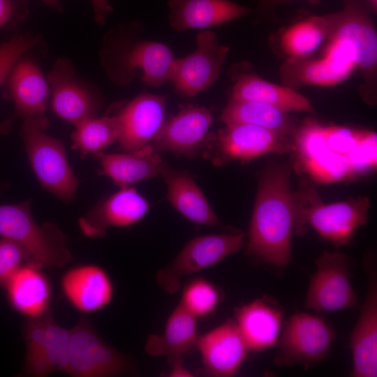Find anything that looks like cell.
Masks as SVG:
<instances>
[{
	"label": "cell",
	"mask_w": 377,
	"mask_h": 377,
	"mask_svg": "<svg viewBox=\"0 0 377 377\" xmlns=\"http://www.w3.org/2000/svg\"><path fill=\"white\" fill-rule=\"evenodd\" d=\"M298 235L290 171L275 165L263 173L248 232L246 253L258 262L283 267L290 261L292 236Z\"/></svg>",
	"instance_id": "cell-1"
},
{
	"label": "cell",
	"mask_w": 377,
	"mask_h": 377,
	"mask_svg": "<svg viewBox=\"0 0 377 377\" xmlns=\"http://www.w3.org/2000/svg\"><path fill=\"white\" fill-rule=\"evenodd\" d=\"M137 22L121 24L104 37L102 66L111 80L121 86L134 78L153 87L171 81L176 57L165 43L136 36Z\"/></svg>",
	"instance_id": "cell-2"
},
{
	"label": "cell",
	"mask_w": 377,
	"mask_h": 377,
	"mask_svg": "<svg viewBox=\"0 0 377 377\" xmlns=\"http://www.w3.org/2000/svg\"><path fill=\"white\" fill-rule=\"evenodd\" d=\"M343 8L324 15L325 40H337L347 43L353 52L355 69L362 83L359 91L368 104L376 103L377 92V33L364 0H342Z\"/></svg>",
	"instance_id": "cell-3"
},
{
	"label": "cell",
	"mask_w": 377,
	"mask_h": 377,
	"mask_svg": "<svg viewBox=\"0 0 377 377\" xmlns=\"http://www.w3.org/2000/svg\"><path fill=\"white\" fill-rule=\"evenodd\" d=\"M49 126L45 114L24 118L20 135L42 188L68 205L75 200L80 180L68 161L64 142L46 133Z\"/></svg>",
	"instance_id": "cell-4"
},
{
	"label": "cell",
	"mask_w": 377,
	"mask_h": 377,
	"mask_svg": "<svg viewBox=\"0 0 377 377\" xmlns=\"http://www.w3.org/2000/svg\"><path fill=\"white\" fill-rule=\"evenodd\" d=\"M0 237L22 244L38 264L63 268L73 260L66 235L52 222L38 224L31 212V199L0 205Z\"/></svg>",
	"instance_id": "cell-5"
},
{
	"label": "cell",
	"mask_w": 377,
	"mask_h": 377,
	"mask_svg": "<svg viewBox=\"0 0 377 377\" xmlns=\"http://www.w3.org/2000/svg\"><path fill=\"white\" fill-rule=\"evenodd\" d=\"M299 235L311 226L324 240L336 247L349 244L355 232L368 219L369 200L352 198L342 202L323 203L312 189L294 193Z\"/></svg>",
	"instance_id": "cell-6"
},
{
	"label": "cell",
	"mask_w": 377,
	"mask_h": 377,
	"mask_svg": "<svg viewBox=\"0 0 377 377\" xmlns=\"http://www.w3.org/2000/svg\"><path fill=\"white\" fill-rule=\"evenodd\" d=\"M25 357L21 376L45 377L68 374L71 330L59 325L50 308L44 315L27 318L22 325Z\"/></svg>",
	"instance_id": "cell-7"
},
{
	"label": "cell",
	"mask_w": 377,
	"mask_h": 377,
	"mask_svg": "<svg viewBox=\"0 0 377 377\" xmlns=\"http://www.w3.org/2000/svg\"><path fill=\"white\" fill-rule=\"evenodd\" d=\"M334 339L333 327L323 317L297 312L290 317L280 334L274 364L308 368L325 360Z\"/></svg>",
	"instance_id": "cell-8"
},
{
	"label": "cell",
	"mask_w": 377,
	"mask_h": 377,
	"mask_svg": "<svg viewBox=\"0 0 377 377\" xmlns=\"http://www.w3.org/2000/svg\"><path fill=\"white\" fill-rule=\"evenodd\" d=\"M70 330L68 375L111 377L133 372L132 361L105 342L84 314Z\"/></svg>",
	"instance_id": "cell-9"
},
{
	"label": "cell",
	"mask_w": 377,
	"mask_h": 377,
	"mask_svg": "<svg viewBox=\"0 0 377 377\" xmlns=\"http://www.w3.org/2000/svg\"><path fill=\"white\" fill-rule=\"evenodd\" d=\"M244 234H208L195 237L183 246L175 258L156 276L158 286L169 294L181 287L183 277L215 265L237 252L244 244Z\"/></svg>",
	"instance_id": "cell-10"
},
{
	"label": "cell",
	"mask_w": 377,
	"mask_h": 377,
	"mask_svg": "<svg viewBox=\"0 0 377 377\" xmlns=\"http://www.w3.org/2000/svg\"><path fill=\"white\" fill-rule=\"evenodd\" d=\"M305 306L319 313H331L355 307L357 304L350 282L349 260L338 251H324L316 260Z\"/></svg>",
	"instance_id": "cell-11"
},
{
	"label": "cell",
	"mask_w": 377,
	"mask_h": 377,
	"mask_svg": "<svg viewBox=\"0 0 377 377\" xmlns=\"http://www.w3.org/2000/svg\"><path fill=\"white\" fill-rule=\"evenodd\" d=\"M293 148L288 137L246 124H226L216 135H209L205 149L213 151L216 165L238 160L249 161L268 153L283 154Z\"/></svg>",
	"instance_id": "cell-12"
},
{
	"label": "cell",
	"mask_w": 377,
	"mask_h": 377,
	"mask_svg": "<svg viewBox=\"0 0 377 377\" xmlns=\"http://www.w3.org/2000/svg\"><path fill=\"white\" fill-rule=\"evenodd\" d=\"M47 78L50 87L51 108L58 117L75 126L96 116L101 98L90 84L76 75L69 59H57Z\"/></svg>",
	"instance_id": "cell-13"
},
{
	"label": "cell",
	"mask_w": 377,
	"mask_h": 377,
	"mask_svg": "<svg viewBox=\"0 0 377 377\" xmlns=\"http://www.w3.org/2000/svg\"><path fill=\"white\" fill-rule=\"evenodd\" d=\"M230 47L219 43L216 33L205 30L196 36V48L176 59L171 81L177 93L192 97L207 89L221 71Z\"/></svg>",
	"instance_id": "cell-14"
},
{
	"label": "cell",
	"mask_w": 377,
	"mask_h": 377,
	"mask_svg": "<svg viewBox=\"0 0 377 377\" xmlns=\"http://www.w3.org/2000/svg\"><path fill=\"white\" fill-rule=\"evenodd\" d=\"M165 96L142 92L115 114L118 125L117 143L123 152L149 145L165 121Z\"/></svg>",
	"instance_id": "cell-15"
},
{
	"label": "cell",
	"mask_w": 377,
	"mask_h": 377,
	"mask_svg": "<svg viewBox=\"0 0 377 377\" xmlns=\"http://www.w3.org/2000/svg\"><path fill=\"white\" fill-rule=\"evenodd\" d=\"M213 121L210 110L188 105L165 120L150 145L157 153L173 152L188 157L198 155L206 148Z\"/></svg>",
	"instance_id": "cell-16"
},
{
	"label": "cell",
	"mask_w": 377,
	"mask_h": 377,
	"mask_svg": "<svg viewBox=\"0 0 377 377\" xmlns=\"http://www.w3.org/2000/svg\"><path fill=\"white\" fill-rule=\"evenodd\" d=\"M150 202L135 188L120 189L100 200L78 220L83 235L102 238L109 227L128 228L145 217L151 208Z\"/></svg>",
	"instance_id": "cell-17"
},
{
	"label": "cell",
	"mask_w": 377,
	"mask_h": 377,
	"mask_svg": "<svg viewBox=\"0 0 377 377\" xmlns=\"http://www.w3.org/2000/svg\"><path fill=\"white\" fill-rule=\"evenodd\" d=\"M364 268L368 277L367 295L350 335L352 377L377 376V274L373 260L367 258Z\"/></svg>",
	"instance_id": "cell-18"
},
{
	"label": "cell",
	"mask_w": 377,
	"mask_h": 377,
	"mask_svg": "<svg viewBox=\"0 0 377 377\" xmlns=\"http://www.w3.org/2000/svg\"><path fill=\"white\" fill-rule=\"evenodd\" d=\"M196 348L205 370L216 377L237 374L250 350L232 319L199 336Z\"/></svg>",
	"instance_id": "cell-19"
},
{
	"label": "cell",
	"mask_w": 377,
	"mask_h": 377,
	"mask_svg": "<svg viewBox=\"0 0 377 377\" xmlns=\"http://www.w3.org/2000/svg\"><path fill=\"white\" fill-rule=\"evenodd\" d=\"M67 302L82 314L94 313L107 307L114 296V286L101 266L87 263L66 270L60 280Z\"/></svg>",
	"instance_id": "cell-20"
},
{
	"label": "cell",
	"mask_w": 377,
	"mask_h": 377,
	"mask_svg": "<svg viewBox=\"0 0 377 377\" xmlns=\"http://www.w3.org/2000/svg\"><path fill=\"white\" fill-rule=\"evenodd\" d=\"M3 96L14 106L13 116L22 119L45 114L50 98L47 77L33 60L20 59L4 84Z\"/></svg>",
	"instance_id": "cell-21"
},
{
	"label": "cell",
	"mask_w": 377,
	"mask_h": 377,
	"mask_svg": "<svg viewBox=\"0 0 377 377\" xmlns=\"http://www.w3.org/2000/svg\"><path fill=\"white\" fill-rule=\"evenodd\" d=\"M169 22L176 31L207 29L248 16L254 10L231 0H168Z\"/></svg>",
	"instance_id": "cell-22"
},
{
	"label": "cell",
	"mask_w": 377,
	"mask_h": 377,
	"mask_svg": "<svg viewBox=\"0 0 377 377\" xmlns=\"http://www.w3.org/2000/svg\"><path fill=\"white\" fill-rule=\"evenodd\" d=\"M283 314L276 302L263 297L236 308L234 320L249 350L260 352L277 343Z\"/></svg>",
	"instance_id": "cell-23"
},
{
	"label": "cell",
	"mask_w": 377,
	"mask_h": 377,
	"mask_svg": "<svg viewBox=\"0 0 377 377\" xmlns=\"http://www.w3.org/2000/svg\"><path fill=\"white\" fill-rule=\"evenodd\" d=\"M43 267L24 264L4 287L10 306L26 319L42 316L50 309L52 286Z\"/></svg>",
	"instance_id": "cell-24"
},
{
	"label": "cell",
	"mask_w": 377,
	"mask_h": 377,
	"mask_svg": "<svg viewBox=\"0 0 377 377\" xmlns=\"http://www.w3.org/2000/svg\"><path fill=\"white\" fill-rule=\"evenodd\" d=\"M160 176L167 187V199L172 207L191 222L209 227L221 223L191 175L163 162Z\"/></svg>",
	"instance_id": "cell-25"
},
{
	"label": "cell",
	"mask_w": 377,
	"mask_h": 377,
	"mask_svg": "<svg viewBox=\"0 0 377 377\" xmlns=\"http://www.w3.org/2000/svg\"><path fill=\"white\" fill-rule=\"evenodd\" d=\"M100 175H105L119 188L129 187L160 175L163 160L149 144L131 152L94 154Z\"/></svg>",
	"instance_id": "cell-26"
},
{
	"label": "cell",
	"mask_w": 377,
	"mask_h": 377,
	"mask_svg": "<svg viewBox=\"0 0 377 377\" xmlns=\"http://www.w3.org/2000/svg\"><path fill=\"white\" fill-rule=\"evenodd\" d=\"M230 99L262 103L288 113L314 112L309 100L295 89L270 82L250 72L235 75Z\"/></svg>",
	"instance_id": "cell-27"
},
{
	"label": "cell",
	"mask_w": 377,
	"mask_h": 377,
	"mask_svg": "<svg viewBox=\"0 0 377 377\" xmlns=\"http://www.w3.org/2000/svg\"><path fill=\"white\" fill-rule=\"evenodd\" d=\"M197 318L179 303L170 313L161 334H149L145 352L151 357L166 356L168 363L182 359L196 348Z\"/></svg>",
	"instance_id": "cell-28"
},
{
	"label": "cell",
	"mask_w": 377,
	"mask_h": 377,
	"mask_svg": "<svg viewBox=\"0 0 377 377\" xmlns=\"http://www.w3.org/2000/svg\"><path fill=\"white\" fill-rule=\"evenodd\" d=\"M354 71L321 56L289 57L280 66L283 85L295 89L302 85L332 87L346 80Z\"/></svg>",
	"instance_id": "cell-29"
},
{
	"label": "cell",
	"mask_w": 377,
	"mask_h": 377,
	"mask_svg": "<svg viewBox=\"0 0 377 377\" xmlns=\"http://www.w3.org/2000/svg\"><path fill=\"white\" fill-rule=\"evenodd\" d=\"M226 124H246L262 127L288 137L294 135L298 126L288 112L258 102L229 101L221 115Z\"/></svg>",
	"instance_id": "cell-30"
},
{
	"label": "cell",
	"mask_w": 377,
	"mask_h": 377,
	"mask_svg": "<svg viewBox=\"0 0 377 377\" xmlns=\"http://www.w3.org/2000/svg\"><path fill=\"white\" fill-rule=\"evenodd\" d=\"M71 138L72 149L77 151L82 158L103 151L117 140L118 125L115 114L84 119L75 126Z\"/></svg>",
	"instance_id": "cell-31"
},
{
	"label": "cell",
	"mask_w": 377,
	"mask_h": 377,
	"mask_svg": "<svg viewBox=\"0 0 377 377\" xmlns=\"http://www.w3.org/2000/svg\"><path fill=\"white\" fill-rule=\"evenodd\" d=\"M326 28L323 15H313L298 21L284 29L280 45L289 57H303L315 52L325 40Z\"/></svg>",
	"instance_id": "cell-32"
},
{
	"label": "cell",
	"mask_w": 377,
	"mask_h": 377,
	"mask_svg": "<svg viewBox=\"0 0 377 377\" xmlns=\"http://www.w3.org/2000/svg\"><path fill=\"white\" fill-rule=\"evenodd\" d=\"M221 298V291L214 283L198 277L184 286L179 304L198 319L211 315Z\"/></svg>",
	"instance_id": "cell-33"
},
{
	"label": "cell",
	"mask_w": 377,
	"mask_h": 377,
	"mask_svg": "<svg viewBox=\"0 0 377 377\" xmlns=\"http://www.w3.org/2000/svg\"><path fill=\"white\" fill-rule=\"evenodd\" d=\"M40 38L38 35L17 33L0 43V88L15 64L38 43Z\"/></svg>",
	"instance_id": "cell-34"
},
{
	"label": "cell",
	"mask_w": 377,
	"mask_h": 377,
	"mask_svg": "<svg viewBox=\"0 0 377 377\" xmlns=\"http://www.w3.org/2000/svg\"><path fill=\"white\" fill-rule=\"evenodd\" d=\"M29 262L37 263L22 244L8 238L1 237L0 286L4 288L20 269Z\"/></svg>",
	"instance_id": "cell-35"
},
{
	"label": "cell",
	"mask_w": 377,
	"mask_h": 377,
	"mask_svg": "<svg viewBox=\"0 0 377 377\" xmlns=\"http://www.w3.org/2000/svg\"><path fill=\"white\" fill-rule=\"evenodd\" d=\"M29 13L27 0H0V30L15 29Z\"/></svg>",
	"instance_id": "cell-36"
},
{
	"label": "cell",
	"mask_w": 377,
	"mask_h": 377,
	"mask_svg": "<svg viewBox=\"0 0 377 377\" xmlns=\"http://www.w3.org/2000/svg\"><path fill=\"white\" fill-rule=\"evenodd\" d=\"M305 1L312 5H316L321 0H257L256 12L259 16L271 15L279 6L289 2Z\"/></svg>",
	"instance_id": "cell-37"
},
{
	"label": "cell",
	"mask_w": 377,
	"mask_h": 377,
	"mask_svg": "<svg viewBox=\"0 0 377 377\" xmlns=\"http://www.w3.org/2000/svg\"><path fill=\"white\" fill-rule=\"evenodd\" d=\"M94 13V20L99 26L105 24L108 15L113 11L110 0H90Z\"/></svg>",
	"instance_id": "cell-38"
},
{
	"label": "cell",
	"mask_w": 377,
	"mask_h": 377,
	"mask_svg": "<svg viewBox=\"0 0 377 377\" xmlns=\"http://www.w3.org/2000/svg\"><path fill=\"white\" fill-rule=\"evenodd\" d=\"M170 369L168 373V376L170 377H192L193 374L187 369L182 359H178L169 363Z\"/></svg>",
	"instance_id": "cell-39"
},
{
	"label": "cell",
	"mask_w": 377,
	"mask_h": 377,
	"mask_svg": "<svg viewBox=\"0 0 377 377\" xmlns=\"http://www.w3.org/2000/svg\"><path fill=\"white\" fill-rule=\"evenodd\" d=\"M14 117L12 115L3 121H0V135H7L13 129ZM10 183L0 181V194L8 189Z\"/></svg>",
	"instance_id": "cell-40"
},
{
	"label": "cell",
	"mask_w": 377,
	"mask_h": 377,
	"mask_svg": "<svg viewBox=\"0 0 377 377\" xmlns=\"http://www.w3.org/2000/svg\"><path fill=\"white\" fill-rule=\"evenodd\" d=\"M42 2L45 3L50 8L57 10L59 13L63 11V8L61 4L60 0H40Z\"/></svg>",
	"instance_id": "cell-41"
},
{
	"label": "cell",
	"mask_w": 377,
	"mask_h": 377,
	"mask_svg": "<svg viewBox=\"0 0 377 377\" xmlns=\"http://www.w3.org/2000/svg\"><path fill=\"white\" fill-rule=\"evenodd\" d=\"M373 14L377 13V0H364Z\"/></svg>",
	"instance_id": "cell-42"
}]
</instances>
